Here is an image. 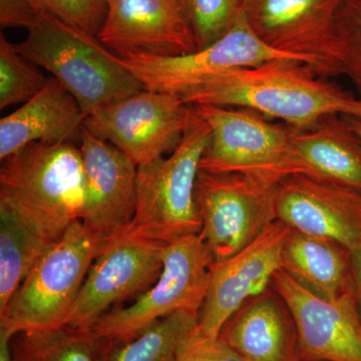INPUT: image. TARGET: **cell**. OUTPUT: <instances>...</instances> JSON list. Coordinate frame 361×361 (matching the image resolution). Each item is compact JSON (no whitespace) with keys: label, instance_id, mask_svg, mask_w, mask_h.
<instances>
[{"label":"cell","instance_id":"6da1fadb","mask_svg":"<svg viewBox=\"0 0 361 361\" xmlns=\"http://www.w3.org/2000/svg\"><path fill=\"white\" fill-rule=\"evenodd\" d=\"M322 78L310 66L280 59L216 73L178 96L189 106L246 109L298 130L327 116L361 120V97Z\"/></svg>","mask_w":361,"mask_h":361},{"label":"cell","instance_id":"7a4b0ae2","mask_svg":"<svg viewBox=\"0 0 361 361\" xmlns=\"http://www.w3.org/2000/svg\"><path fill=\"white\" fill-rule=\"evenodd\" d=\"M0 206L13 211L42 238L54 243L82 221L85 169L73 142H33L4 159Z\"/></svg>","mask_w":361,"mask_h":361},{"label":"cell","instance_id":"3957f363","mask_svg":"<svg viewBox=\"0 0 361 361\" xmlns=\"http://www.w3.org/2000/svg\"><path fill=\"white\" fill-rule=\"evenodd\" d=\"M18 51L51 73L75 97L87 116L97 109L145 89L142 82L97 37L44 11L28 28Z\"/></svg>","mask_w":361,"mask_h":361},{"label":"cell","instance_id":"277c9868","mask_svg":"<svg viewBox=\"0 0 361 361\" xmlns=\"http://www.w3.org/2000/svg\"><path fill=\"white\" fill-rule=\"evenodd\" d=\"M210 135L209 126L194 113L172 153L137 167L135 212L126 232L164 244L200 234L195 188Z\"/></svg>","mask_w":361,"mask_h":361},{"label":"cell","instance_id":"5b68a950","mask_svg":"<svg viewBox=\"0 0 361 361\" xmlns=\"http://www.w3.org/2000/svg\"><path fill=\"white\" fill-rule=\"evenodd\" d=\"M109 240L78 221L40 256L0 312L14 334L66 326L85 277Z\"/></svg>","mask_w":361,"mask_h":361},{"label":"cell","instance_id":"8992f818","mask_svg":"<svg viewBox=\"0 0 361 361\" xmlns=\"http://www.w3.org/2000/svg\"><path fill=\"white\" fill-rule=\"evenodd\" d=\"M191 106L211 130L200 170L238 173L276 183L298 175L294 128L270 122L246 109L213 104Z\"/></svg>","mask_w":361,"mask_h":361},{"label":"cell","instance_id":"52a82bcc","mask_svg":"<svg viewBox=\"0 0 361 361\" xmlns=\"http://www.w3.org/2000/svg\"><path fill=\"white\" fill-rule=\"evenodd\" d=\"M213 263L212 253L201 234L166 244L163 269L155 284L140 294L132 305L109 311L87 331L102 341H125L180 311L199 315Z\"/></svg>","mask_w":361,"mask_h":361},{"label":"cell","instance_id":"ba28073f","mask_svg":"<svg viewBox=\"0 0 361 361\" xmlns=\"http://www.w3.org/2000/svg\"><path fill=\"white\" fill-rule=\"evenodd\" d=\"M280 183L200 170L195 202L202 222L200 234L214 262L238 253L277 220L275 198Z\"/></svg>","mask_w":361,"mask_h":361},{"label":"cell","instance_id":"9c48e42d","mask_svg":"<svg viewBox=\"0 0 361 361\" xmlns=\"http://www.w3.org/2000/svg\"><path fill=\"white\" fill-rule=\"evenodd\" d=\"M193 116V108L178 94L142 89L97 109L84 126L140 167L172 153Z\"/></svg>","mask_w":361,"mask_h":361},{"label":"cell","instance_id":"30bf717a","mask_svg":"<svg viewBox=\"0 0 361 361\" xmlns=\"http://www.w3.org/2000/svg\"><path fill=\"white\" fill-rule=\"evenodd\" d=\"M121 59L145 89L175 94H182L211 75L234 68L280 59L307 65L304 59L277 51L263 42L251 27L243 7L229 30L203 49L178 56L137 54Z\"/></svg>","mask_w":361,"mask_h":361},{"label":"cell","instance_id":"8fae6325","mask_svg":"<svg viewBox=\"0 0 361 361\" xmlns=\"http://www.w3.org/2000/svg\"><path fill=\"white\" fill-rule=\"evenodd\" d=\"M346 0H244L254 32L277 51L298 56L322 77L341 75L339 14Z\"/></svg>","mask_w":361,"mask_h":361},{"label":"cell","instance_id":"7c38bea8","mask_svg":"<svg viewBox=\"0 0 361 361\" xmlns=\"http://www.w3.org/2000/svg\"><path fill=\"white\" fill-rule=\"evenodd\" d=\"M165 246L129 232L106 241L85 277L66 326L87 331L114 304L148 290L163 269Z\"/></svg>","mask_w":361,"mask_h":361},{"label":"cell","instance_id":"4fadbf2b","mask_svg":"<svg viewBox=\"0 0 361 361\" xmlns=\"http://www.w3.org/2000/svg\"><path fill=\"white\" fill-rule=\"evenodd\" d=\"M289 232L288 226L276 220L238 253L211 265L208 292L199 312V336L217 338L236 311L270 288L274 275L281 269Z\"/></svg>","mask_w":361,"mask_h":361},{"label":"cell","instance_id":"5bb4252c","mask_svg":"<svg viewBox=\"0 0 361 361\" xmlns=\"http://www.w3.org/2000/svg\"><path fill=\"white\" fill-rule=\"evenodd\" d=\"M272 287L295 322L301 360L361 361V314L355 291L329 300L282 269Z\"/></svg>","mask_w":361,"mask_h":361},{"label":"cell","instance_id":"9a60e30c","mask_svg":"<svg viewBox=\"0 0 361 361\" xmlns=\"http://www.w3.org/2000/svg\"><path fill=\"white\" fill-rule=\"evenodd\" d=\"M97 39L121 59L178 56L197 51L187 0H106Z\"/></svg>","mask_w":361,"mask_h":361},{"label":"cell","instance_id":"2e32d148","mask_svg":"<svg viewBox=\"0 0 361 361\" xmlns=\"http://www.w3.org/2000/svg\"><path fill=\"white\" fill-rule=\"evenodd\" d=\"M80 144L85 169L82 223L101 238H115L127 231L134 219L137 166L85 129Z\"/></svg>","mask_w":361,"mask_h":361},{"label":"cell","instance_id":"e0dca14e","mask_svg":"<svg viewBox=\"0 0 361 361\" xmlns=\"http://www.w3.org/2000/svg\"><path fill=\"white\" fill-rule=\"evenodd\" d=\"M276 219L292 230L334 240L351 252L361 247V194L294 175L275 198Z\"/></svg>","mask_w":361,"mask_h":361},{"label":"cell","instance_id":"ac0fdd59","mask_svg":"<svg viewBox=\"0 0 361 361\" xmlns=\"http://www.w3.org/2000/svg\"><path fill=\"white\" fill-rule=\"evenodd\" d=\"M219 337L245 361H301L295 322L272 285L236 311Z\"/></svg>","mask_w":361,"mask_h":361},{"label":"cell","instance_id":"d6986e66","mask_svg":"<svg viewBox=\"0 0 361 361\" xmlns=\"http://www.w3.org/2000/svg\"><path fill=\"white\" fill-rule=\"evenodd\" d=\"M85 114L58 80L49 78L37 96L0 121V159L33 142L65 144L82 140Z\"/></svg>","mask_w":361,"mask_h":361},{"label":"cell","instance_id":"ffe728a7","mask_svg":"<svg viewBox=\"0 0 361 361\" xmlns=\"http://www.w3.org/2000/svg\"><path fill=\"white\" fill-rule=\"evenodd\" d=\"M298 175L361 194V142L344 116L294 129Z\"/></svg>","mask_w":361,"mask_h":361},{"label":"cell","instance_id":"44dd1931","mask_svg":"<svg viewBox=\"0 0 361 361\" xmlns=\"http://www.w3.org/2000/svg\"><path fill=\"white\" fill-rule=\"evenodd\" d=\"M281 269L304 288L329 300L355 291L351 251L324 237L290 229Z\"/></svg>","mask_w":361,"mask_h":361},{"label":"cell","instance_id":"7402d4cb","mask_svg":"<svg viewBox=\"0 0 361 361\" xmlns=\"http://www.w3.org/2000/svg\"><path fill=\"white\" fill-rule=\"evenodd\" d=\"M198 314L180 312L163 318L139 336L99 341V361H179L183 346L198 327Z\"/></svg>","mask_w":361,"mask_h":361},{"label":"cell","instance_id":"603a6c76","mask_svg":"<svg viewBox=\"0 0 361 361\" xmlns=\"http://www.w3.org/2000/svg\"><path fill=\"white\" fill-rule=\"evenodd\" d=\"M51 244L13 211L0 206V312Z\"/></svg>","mask_w":361,"mask_h":361},{"label":"cell","instance_id":"cb8c5ba5","mask_svg":"<svg viewBox=\"0 0 361 361\" xmlns=\"http://www.w3.org/2000/svg\"><path fill=\"white\" fill-rule=\"evenodd\" d=\"M14 361H99V341L87 330L70 326L14 334Z\"/></svg>","mask_w":361,"mask_h":361},{"label":"cell","instance_id":"d4e9b609","mask_svg":"<svg viewBox=\"0 0 361 361\" xmlns=\"http://www.w3.org/2000/svg\"><path fill=\"white\" fill-rule=\"evenodd\" d=\"M45 78L39 66L25 58L16 44L0 35V109L25 104L44 89Z\"/></svg>","mask_w":361,"mask_h":361},{"label":"cell","instance_id":"484cf974","mask_svg":"<svg viewBox=\"0 0 361 361\" xmlns=\"http://www.w3.org/2000/svg\"><path fill=\"white\" fill-rule=\"evenodd\" d=\"M244 0H187L197 49L220 39L234 23Z\"/></svg>","mask_w":361,"mask_h":361},{"label":"cell","instance_id":"4316f807","mask_svg":"<svg viewBox=\"0 0 361 361\" xmlns=\"http://www.w3.org/2000/svg\"><path fill=\"white\" fill-rule=\"evenodd\" d=\"M341 75L361 97V0H346L338 18Z\"/></svg>","mask_w":361,"mask_h":361},{"label":"cell","instance_id":"83f0119b","mask_svg":"<svg viewBox=\"0 0 361 361\" xmlns=\"http://www.w3.org/2000/svg\"><path fill=\"white\" fill-rule=\"evenodd\" d=\"M37 11L49 13L80 32L94 35L106 20V0H32Z\"/></svg>","mask_w":361,"mask_h":361},{"label":"cell","instance_id":"f1b7e54d","mask_svg":"<svg viewBox=\"0 0 361 361\" xmlns=\"http://www.w3.org/2000/svg\"><path fill=\"white\" fill-rule=\"evenodd\" d=\"M179 361H245L220 338H208L196 331L183 346Z\"/></svg>","mask_w":361,"mask_h":361},{"label":"cell","instance_id":"f546056e","mask_svg":"<svg viewBox=\"0 0 361 361\" xmlns=\"http://www.w3.org/2000/svg\"><path fill=\"white\" fill-rule=\"evenodd\" d=\"M39 11L32 0H0L1 27L30 28L37 20Z\"/></svg>","mask_w":361,"mask_h":361},{"label":"cell","instance_id":"4dcf8cb0","mask_svg":"<svg viewBox=\"0 0 361 361\" xmlns=\"http://www.w3.org/2000/svg\"><path fill=\"white\" fill-rule=\"evenodd\" d=\"M351 264H353V290H355L361 314V247L351 252Z\"/></svg>","mask_w":361,"mask_h":361},{"label":"cell","instance_id":"1f68e13d","mask_svg":"<svg viewBox=\"0 0 361 361\" xmlns=\"http://www.w3.org/2000/svg\"><path fill=\"white\" fill-rule=\"evenodd\" d=\"M14 334L11 330L0 327V361H14L11 341Z\"/></svg>","mask_w":361,"mask_h":361},{"label":"cell","instance_id":"d6a6232c","mask_svg":"<svg viewBox=\"0 0 361 361\" xmlns=\"http://www.w3.org/2000/svg\"><path fill=\"white\" fill-rule=\"evenodd\" d=\"M344 118H345L349 127L355 133V135H357L358 139L361 142V120L360 118H348V116H344Z\"/></svg>","mask_w":361,"mask_h":361},{"label":"cell","instance_id":"836d02e7","mask_svg":"<svg viewBox=\"0 0 361 361\" xmlns=\"http://www.w3.org/2000/svg\"><path fill=\"white\" fill-rule=\"evenodd\" d=\"M301 361H312V360H301Z\"/></svg>","mask_w":361,"mask_h":361}]
</instances>
